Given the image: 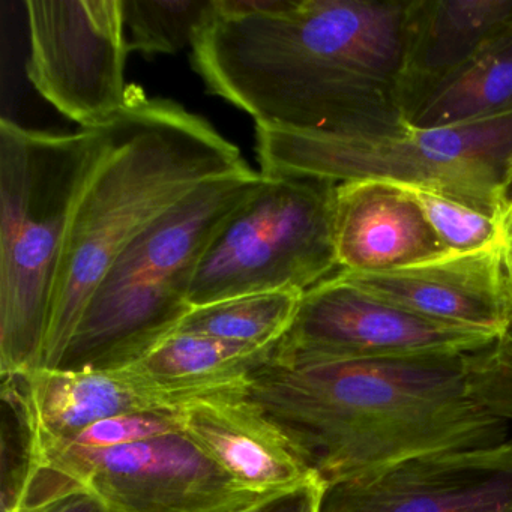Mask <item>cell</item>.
I'll list each match as a JSON object with an SVG mask.
<instances>
[{"label":"cell","mask_w":512,"mask_h":512,"mask_svg":"<svg viewBox=\"0 0 512 512\" xmlns=\"http://www.w3.org/2000/svg\"><path fill=\"white\" fill-rule=\"evenodd\" d=\"M341 274L376 298L427 319L496 335L512 331V287L503 245L449 253L394 271Z\"/></svg>","instance_id":"7c38bea8"},{"label":"cell","mask_w":512,"mask_h":512,"mask_svg":"<svg viewBox=\"0 0 512 512\" xmlns=\"http://www.w3.org/2000/svg\"><path fill=\"white\" fill-rule=\"evenodd\" d=\"M248 509H250V508H248ZM248 509H245V511H241V512H247V511H248Z\"/></svg>","instance_id":"83f0119b"},{"label":"cell","mask_w":512,"mask_h":512,"mask_svg":"<svg viewBox=\"0 0 512 512\" xmlns=\"http://www.w3.org/2000/svg\"><path fill=\"white\" fill-rule=\"evenodd\" d=\"M469 353L254 370L242 394L325 485L415 455L511 439L512 422L473 394Z\"/></svg>","instance_id":"7a4b0ae2"},{"label":"cell","mask_w":512,"mask_h":512,"mask_svg":"<svg viewBox=\"0 0 512 512\" xmlns=\"http://www.w3.org/2000/svg\"><path fill=\"white\" fill-rule=\"evenodd\" d=\"M467 371L475 397L512 422V331L467 355Z\"/></svg>","instance_id":"cb8c5ba5"},{"label":"cell","mask_w":512,"mask_h":512,"mask_svg":"<svg viewBox=\"0 0 512 512\" xmlns=\"http://www.w3.org/2000/svg\"><path fill=\"white\" fill-rule=\"evenodd\" d=\"M335 251L341 272L394 271L449 254L415 200L400 185H337Z\"/></svg>","instance_id":"5bb4252c"},{"label":"cell","mask_w":512,"mask_h":512,"mask_svg":"<svg viewBox=\"0 0 512 512\" xmlns=\"http://www.w3.org/2000/svg\"><path fill=\"white\" fill-rule=\"evenodd\" d=\"M26 11L34 88L83 130L109 125L127 101L124 0H29Z\"/></svg>","instance_id":"30bf717a"},{"label":"cell","mask_w":512,"mask_h":512,"mask_svg":"<svg viewBox=\"0 0 512 512\" xmlns=\"http://www.w3.org/2000/svg\"><path fill=\"white\" fill-rule=\"evenodd\" d=\"M16 376L38 439L64 440L112 416L181 407L152 391L130 367L110 371L37 368Z\"/></svg>","instance_id":"9a60e30c"},{"label":"cell","mask_w":512,"mask_h":512,"mask_svg":"<svg viewBox=\"0 0 512 512\" xmlns=\"http://www.w3.org/2000/svg\"><path fill=\"white\" fill-rule=\"evenodd\" d=\"M5 512H118L98 494L46 467H35L19 502Z\"/></svg>","instance_id":"603a6c76"},{"label":"cell","mask_w":512,"mask_h":512,"mask_svg":"<svg viewBox=\"0 0 512 512\" xmlns=\"http://www.w3.org/2000/svg\"><path fill=\"white\" fill-rule=\"evenodd\" d=\"M511 286H512V283H511Z\"/></svg>","instance_id":"f1b7e54d"},{"label":"cell","mask_w":512,"mask_h":512,"mask_svg":"<svg viewBox=\"0 0 512 512\" xmlns=\"http://www.w3.org/2000/svg\"><path fill=\"white\" fill-rule=\"evenodd\" d=\"M242 385L185 401L184 433L233 481L254 493L271 496L316 479L283 433L244 397Z\"/></svg>","instance_id":"4fadbf2b"},{"label":"cell","mask_w":512,"mask_h":512,"mask_svg":"<svg viewBox=\"0 0 512 512\" xmlns=\"http://www.w3.org/2000/svg\"><path fill=\"white\" fill-rule=\"evenodd\" d=\"M301 293L239 296L191 308L176 332L208 335L251 347H274L295 319Z\"/></svg>","instance_id":"d6986e66"},{"label":"cell","mask_w":512,"mask_h":512,"mask_svg":"<svg viewBox=\"0 0 512 512\" xmlns=\"http://www.w3.org/2000/svg\"><path fill=\"white\" fill-rule=\"evenodd\" d=\"M262 175L334 184L374 181L445 194L506 217L512 190V113L460 127L340 137L256 127Z\"/></svg>","instance_id":"8992f818"},{"label":"cell","mask_w":512,"mask_h":512,"mask_svg":"<svg viewBox=\"0 0 512 512\" xmlns=\"http://www.w3.org/2000/svg\"><path fill=\"white\" fill-rule=\"evenodd\" d=\"M323 488L325 484L320 479H311L298 487L265 497L247 512H317Z\"/></svg>","instance_id":"d4e9b609"},{"label":"cell","mask_w":512,"mask_h":512,"mask_svg":"<svg viewBox=\"0 0 512 512\" xmlns=\"http://www.w3.org/2000/svg\"><path fill=\"white\" fill-rule=\"evenodd\" d=\"M214 0H124L128 47L146 56L175 55L193 46Z\"/></svg>","instance_id":"ffe728a7"},{"label":"cell","mask_w":512,"mask_h":512,"mask_svg":"<svg viewBox=\"0 0 512 512\" xmlns=\"http://www.w3.org/2000/svg\"><path fill=\"white\" fill-rule=\"evenodd\" d=\"M71 215L41 368H58L92 293L142 233L193 191L251 170L206 119L130 85Z\"/></svg>","instance_id":"3957f363"},{"label":"cell","mask_w":512,"mask_h":512,"mask_svg":"<svg viewBox=\"0 0 512 512\" xmlns=\"http://www.w3.org/2000/svg\"><path fill=\"white\" fill-rule=\"evenodd\" d=\"M505 218H512V190H511V196H509L508 212H506Z\"/></svg>","instance_id":"4316f807"},{"label":"cell","mask_w":512,"mask_h":512,"mask_svg":"<svg viewBox=\"0 0 512 512\" xmlns=\"http://www.w3.org/2000/svg\"><path fill=\"white\" fill-rule=\"evenodd\" d=\"M512 113V31L422 92L406 110L416 130L460 127Z\"/></svg>","instance_id":"ac0fdd59"},{"label":"cell","mask_w":512,"mask_h":512,"mask_svg":"<svg viewBox=\"0 0 512 512\" xmlns=\"http://www.w3.org/2000/svg\"><path fill=\"white\" fill-rule=\"evenodd\" d=\"M410 313L359 289L341 272L302 295L272 362L286 367L473 353L499 338Z\"/></svg>","instance_id":"9c48e42d"},{"label":"cell","mask_w":512,"mask_h":512,"mask_svg":"<svg viewBox=\"0 0 512 512\" xmlns=\"http://www.w3.org/2000/svg\"><path fill=\"white\" fill-rule=\"evenodd\" d=\"M275 347L175 332L130 368L152 391L182 406L190 398L244 383L254 370L271 361Z\"/></svg>","instance_id":"e0dca14e"},{"label":"cell","mask_w":512,"mask_h":512,"mask_svg":"<svg viewBox=\"0 0 512 512\" xmlns=\"http://www.w3.org/2000/svg\"><path fill=\"white\" fill-rule=\"evenodd\" d=\"M400 187L421 208L448 253H472L499 247L505 242V217L485 214L436 191L406 185Z\"/></svg>","instance_id":"44dd1931"},{"label":"cell","mask_w":512,"mask_h":512,"mask_svg":"<svg viewBox=\"0 0 512 512\" xmlns=\"http://www.w3.org/2000/svg\"><path fill=\"white\" fill-rule=\"evenodd\" d=\"M317 512H512V437L415 455L325 485Z\"/></svg>","instance_id":"8fae6325"},{"label":"cell","mask_w":512,"mask_h":512,"mask_svg":"<svg viewBox=\"0 0 512 512\" xmlns=\"http://www.w3.org/2000/svg\"><path fill=\"white\" fill-rule=\"evenodd\" d=\"M503 259L506 271L512 283V218H505V242H503Z\"/></svg>","instance_id":"484cf974"},{"label":"cell","mask_w":512,"mask_h":512,"mask_svg":"<svg viewBox=\"0 0 512 512\" xmlns=\"http://www.w3.org/2000/svg\"><path fill=\"white\" fill-rule=\"evenodd\" d=\"M512 31V0H412L404 107Z\"/></svg>","instance_id":"2e32d148"},{"label":"cell","mask_w":512,"mask_h":512,"mask_svg":"<svg viewBox=\"0 0 512 512\" xmlns=\"http://www.w3.org/2000/svg\"><path fill=\"white\" fill-rule=\"evenodd\" d=\"M260 179L253 170L214 179L142 233L92 293L58 368L121 370L175 334L203 254Z\"/></svg>","instance_id":"5b68a950"},{"label":"cell","mask_w":512,"mask_h":512,"mask_svg":"<svg viewBox=\"0 0 512 512\" xmlns=\"http://www.w3.org/2000/svg\"><path fill=\"white\" fill-rule=\"evenodd\" d=\"M37 466L89 488L118 512H241L268 497L233 481L184 431L104 451L35 437Z\"/></svg>","instance_id":"ba28073f"},{"label":"cell","mask_w":512,"mask_h":512,"mask_svg":"<svg viewBox=\"0 0 512 512\" xmlns=\"http://www.w3.org/2000/svg\"><path fill=\"white\" fill-rule=\"evenodd\" d=\"M337 184L262 175L200 260L193 308L239 296L304 295L340 272L335 251Z\"/></svg>","instance_id":"52a82bcc"},{"label":"cell","mask_w":512,"mask_h":512,"mask_svg":"<svg viewBox=\"0 0 512 512\" xmlns=\"http://www.w3.org/2000/svg\"><path fill=\"white\" fill-rule=\"evenodd\" d=\"M412 0H214L194 70L256 127L328 136L406 130Z\"/></svg>","instance_id":"6da1fadb"},{"label":"cell","mask_w":512,"mask_h":512,"mask_svg":"<svg viewBox=\"0 0 512 512\" xmlns=\"http://www.w3.org/2000/svg\"><path fill=\"white\" fill-rule=\"evenodd\" d=\"M104 140V128L55 134L0 121L2 377L41 368L71 215Z\"/></svg>","instance_id":"277c9868"},{"label":"cell","mask_w":512,"mask_h":512,"mask_svg":"<svg viewBox=\"0 0 512 512\" xmlns=\"http://www.w3.org/2000/svg\"><path fill=\"white\" fill-rule=\"evenodd\" d=\"M179 431H184L181 407H167V409L143 410V412L112 416L64 440L38 439V437L37 439L88 449V451H104V449L136 445V443L157 439L167 434L179 433Z\"/></svg>","instance_id":"7402d4cb"}]
</instances>
